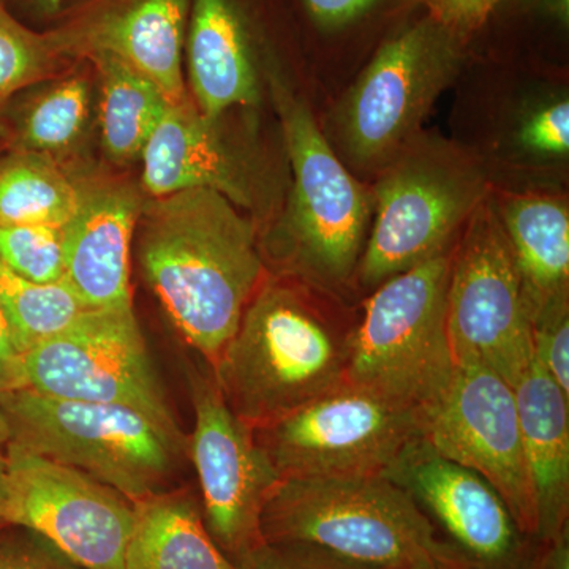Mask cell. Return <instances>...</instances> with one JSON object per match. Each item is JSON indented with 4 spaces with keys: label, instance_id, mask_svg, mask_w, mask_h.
<instances>
[{
    "label": "cell",
    "instance_id": "4fadbf2b",
    "mask_svg": "<svg viewBox=\"0 0 569 569\" xmlns=\"http://www.w3.org/2000/svg\"><path fill=\"white\" fill-rule=\"evenodd\" d=\"M6 519L47 538L86 569H123L133 503L84 471L10 441Z\"/></svg>",
    "mask_w": 569,
    "mask_h": 569
},
{
    "label": "cell",
    "instance_id": "ac0fdd59",
    "mask_svg": "<svg viewBox=\"0 0 569 569\" xmlns=\"http://www.w3.org/2000/svg\"><path fill=\"white\" fill-rule=\"evenodd\" d=\"M140 159L142 193L148 198L211 189L238 208L252 203L249 187L224 148L217 121L204 118L192 97L181 103H168Z\"/></svg>",
    "mask_w": 569,
    "mask_h": 569
},
{
    "label": "cell",
    "instance_id": "ba28073f",
    "mask_svg": "<svg viewBox=\"0 0 569 569\" xmlns=\"http://www.w3.org/2000/svg\"><path fill=\"white\" fill-rule=\"evenodd\" d=\"M458 39L432 20L378 50L337 107V142L358 170L380 173L421 133L458 69Z\"/></svg>",
    "mask_w": 569,
    "mask_h": 569
},
{
    "label": "cell",
    "instance_id": "d6986e66",
    "mask_svg": "<svg viewBox=\"0 0 569 569\" xmlns=\"http://www.w3.org/2000/svg\"><path fill=\"white\" fill-rule=\"evenodd\" d=\"M515 395L533 498L535 542L545 545L568 529L569 397L535 359Z\"/></svg>",
    "mask_w": 569,
    "mask_h": 569
},
{
    "label": "cell",
    "instance_id": "484cf974",
    "mask_svg": "<svg viewBox=\"0 0 569 569\" xmlns=\"http://www.w3.org/2000/svg\"><path fill=\"white\" fill-rule=\"evenodd\" d=\"M88 81L82 77L66 78L37 97L22 114L18 142L24 151L44 153L54 159L77 144L89 118Z\"/></svg>",
    "mask_w": 569,
    "mask_h": 569
},
{
    "label": "cell",
    "instance_id": "9a60e30c",
    "mask_svg": "<svg viewBox=\"0 0 569 569\" xmlns=\"http://www.w3.org/2000/svg\"><path fill=\"white\" fill-rule=\"evenodd\" d=\"M383 477L406 490L470 569H531L538 545L519 530L496 489L425 438L408 443Z\"/></svg>",
    "mask_w": 569,
    "mask_h": 569
},
{
    "label": "cell",
    "instance_id": "52a82bcc",
    "mask_svg": "<svg viewBox=\"0 0 569 569\" xmlns=\"http://www.w3.org/2000/svg\"><path fill=\"white\" fill-rule=\"evenodd\" d=\"M13 443L84 471L132 503L167 490L189 445L132 408L43 396L2 395Z\"/></svg>",
    "mask_w": 569,
    "mask_h": 569
},
{
    "label": "cell",
    "instance_id": "d590c367",
    "mask_svg": "<svg viewBox=\"0 0 569 569\" xmlns=\"http://www.w3.org/2000/svg\"><path fill=\"white\" fill-rule=\"evenodd\" d=\"M531 569H569L568 529L545 545H538Z\"/></svg>",
    "mask_w": 569,
    "mask_h": 569
},
{
    "label": "cell",
    "instance_id": "e0dca14e",
    "mask_svg": "<svg viewBox=\"0 0 569 569\" xmlns=\"http://www.w3.org/2000/svg\"><path fill=\"white\" fill-rule=\"evenodd\" d=\"M190 0H123L77 28L62 31L70 54L107 52L163 93L189 99L182 73Z\"/></svg>",
    "mask_w": 569,
    "mask_h": 569
},
{
    "label": "cell",
    "instance_id": "8fae6325",
    "mask_svg": "<svg viewBox=\"0 0 569 569\" xmlns=\"http://www.w3.org/2000/svg\"><path fill=\"white\" fill-rule=\"evenodd\" d=\"M254 433L280 478L370 477L422 437V413L343 381Z\"/></svg>",
    "mask_w": 569,
    "mask_h": 569
},
{
    "label": "cell",
    "instance_id": "f1b7e54d",
    "mask_svg": "<svg viewBox=\"0 0 569 569\" xmlns=\"http://www.w3.org/2000/svg\"><path fill=\"white\" fill-rule=\"evenodd\" d=\"M234 569H377L340 559L301 542H263L234 563Z\"/></svg>",
    "mask_w": 569,
    "mask_h": 569
},
{
    "label": "cell",
    "instance_id": "603a6c76",
    "mask_svg": "<svg viewBox=\"0 0 569 569\" xmlns=\"http://www.w3.org/2000/svg\"><path fill=\"white\" fill-rule=\"evenodd\" d=\"M99 71L100 132L104 152L112 162L140 159L146 142L162 118L168 100L137 71L107 52L88 54Z\"/></svg>",
    "mask_w": 569,
    "mask_h": 569
},
{
    "label": "cell",
    "instance_id": "7a4b0ae2",
    "mask_svg": "<svg viewBox=\"0 0 569 569\" xmlns=\"http://www.w3.org/2000/svg\"><path fill=\"white\" fill-rule=\"evenodd\" d=\"M305 283L266 276L211 367L231 410L260 429L342 385L355 323Z\"/></svg>",
    "mask_w": 569,
    "mask_h": 569
},
{
    "label": "cell",
    "instance_id": "4dcf8cb0",
    "mask_svg": "<svg viewBox=\"0 0 569 569\" xmlns=\"http://www.w3.org/2000/svg\"><path fill=\"white\" fill-rule=\"evenodd\" d=\"M533 359L569 397V306L531 325Z\"/></svg>",
    "mask_w": 569,
    "mask_h": 569
},
{
    "label": "cell",
    "instance_id": "30bf717a",
    "mask_svg": "<svg viewBox=\"0 0 569 569\" xmlns=\"http://www.w3.org/2000/svg\"><path fill=\"white\" fill-rule=\"evenodd\" d=\"M447 328L456 366L486 367L512 388L533 361L522 284L488 198L471 213L452 247Z\"/></svg>",
    "mask_w": 569,
    "mask_h": 569
},
{
    "label": "cell",
    "instance_id": "7402d4cb",
    "mask_svg": "<svg viewBox=\"0 0 569 569\" xmlns=\"http://www.w3.org/2000/svg\"><path fill=\"white\" fill-rule=\"evenodd\" d=\"M123 569H234L206 527L200 498L162 490L133 503Z\"/></svg>",
    "mask_w": 569,
    "mask_h": 569
},
{
    "label": "cell",
    "instance_id": "8d00e7d4",
    "mask_svg": "<svg viewBox=\"0 0 569 569\" xmlns=\"http://www.w3.org/2000/svg\"><path fill=\"white\" fill-rule=\"evenodd\" d=\"M6 452L0 448V531L10 527L6 519Z\"/></svg>",
    "mask_w": 569,
    "mask_h": 569
},
{
    "label": "cell",
    "instance_id": "1f68e13d",
    "mask_svg": "<svg viewBox=\"0 0 569 569\" xmlns=\"http://www.w3.org/2000/svg\"><path fill=\"white\" fill-rule=\"evenodd\" d=\"M519 141L526 151L537 156H567L569 149L568 100L546 104L529 116L520 127Z\"/></svg>",
    "mask_w": 569,
    "mask_h": 569
},
{
    "label": "cell",
    "instance_id": "836d02e7",
    "mask_svg": "<svg viewBox=\"0 0 569 569\" xmlns=\"http://www.w3.org/2000/svg\"><path fill=\"white\" fill-rule=\"evenodd\" d=\"M26 388L22 356L14 347L9 320L0 305V392L17 391Z\"/></svg>",
    "mask_w": 569,
    "mask_h": 569
},
{
    "label": "cell",
    "instance_id": "6da1fadb",
    "mask_svg": "<svg viewBox=\"0 0 569 569\" xmlns=\"http://www.w3.org/2000/svg\"><path fill=\"white\" fill-rule=\"evenodd\" d=\"M133 241L171 325L212 367L268 276L253 223L224 194L190 189L144 200Z\"/></svg>",
    "mask_w": 569,
    "mask_h": 569
},
{
    "label": "cell",
    "instance_id": "74e56055",
    "mask_svg": "<svg viewBox=\"0 0 569 569\" xmlns=\"http://www.w3.org/2000/svg\"><path fill=\"white\" fill-rule=\"evenodd\" d=\"M29 2H31L32 6L40 11V13L52 14L58 13L67 0H29Z\"/></svg>",
    "mask_w": 569,
    "mask_h": 569
},
{
    "label": "cell",
    "instance_id": "8992f818",
    "mask_svg": "<svg viewBox=\"0 0 569 569\" xmlns=\"http://www.w3.org/2000/svg\"><path fill=\"white\" fill-rule=\"evenodd\" d=\"M451 254L370 291L351 335L348 383L421 413L443 396L456 372L447 328Z\"/></svg>",
    "mask_w": 569,
    "mask_h": 569
},
{
    "label": "cell",
    "instance_id": "9c48e42d",
    "mask_svg": "<svg viewBox=\"0 0 569 569\" xmlns=\"http://www.w3.org/2000/svg\"><path fill=\"white\" fill-rule=\"evenodd\" d=\"M26 388L43 396L132 408L189 445L133 306L89 309L22 356Z\"/></svg>",
    "mask_w": 569,
    "mask_h": 569
},
{
    "label": "cell",
    "instance_id": "e575fe53",
    "mask_svg": "<svg viewBox=\"0 0 569 569\" xmlns=\"http://www.w3.org/2000/svg\"><path fill=\"white\" fill-rule=\"evenodd\" d=\"M305 2L310 14L320 24L336 28L361 17L378 0H305Z\"/></svg>",
    "mask_w": 569,
    "mask_h": 569
},
{
    "label": "cell",
    "instance_id": "7c38bea8",
    "mask_svg": "<svg viewBox=\"0 0 569 569\" xmlns=\"http://www.w3.org/2000/svg\"><path fill=\"white\" fill-rule=\"evenodd\" d=\"M193 432L187 456L200 486L206 527L233 563L263 545L261 515L280 481L252 426L231 410L211 366L189 370Z\"/></svg>",
    "mask_w": 569,
    "mask_h": 569
},
{
    "label": "cell",
    "instance_id": "ab89813d",
    "mask_svg": "<svg viewBox=\"0 0 569 569\" xmlns=\"http://www.w3.org/2000/svg\"><path fill=\"white\" fill-rule=\"evenodd\" d=\"M422 569H470L466 567V565L460 563V561H455V563H433L430 567H426Z\"/></svg>",
    "mask_w": 569,
    "mask_h": 569
},
{
    "label": "cell",
    "instance_id": "2e32d148",
    "mask_svg": "<svg viewBox=\"0 0 569 569\" xmlns=\"http://www.w3.org/2000/svg\"><path fill=\"white\" fill-rule=\"evenodd\" d=\"M142 204L130 183H82L80 209L62 228L63 282L91 309L133 306L130 254Z\"/></svg>",
    "mask_w": 569,
    "mask_h": 569
},
{
    "label": "cell",
    "instance_id": "cb8c5ba5",
    "mask_svg": "<svg viewBox=\"0 0 569 569\" xmlns=\"http://www.w3.org/2000/svg\"><path fill=\"white\" fill-rule=\"evenodd\" d=\"M82 183L44 153L18 151L0 159V222L63 228L77 216Z\"/></svg>",
    "mask_w": 569,
    "mask_h": 569
},
{
    "label": "cell",
    "instance_id": "ffe728a7",
    "mask_svg": "<svg viewBox=\"0 0 569 569\" xmlns=\"http://www.w3.org/2000/svg\"><path fill=\"white\" fill-rule=\"evenodd\" d=\"M492 206L515 258L533 325L568 306V206L561 198L541 193H507Z\"/></svg>",
    "mask_w": 569,
    "mask_h": 569
},
{
    "label": "cell",
    "instance_id": "3957f363",
    "mask_svg": "<svg viewBox=\"0 0 569 569\" xmlns=\"http://www.w3.org/2000/svg\"><path fill=\"white\" fill-rule=\"evenodd\" d=\"M271 92L293 192L282 222L260 241L266 271L346 298L356 288L372 222V193L337 157L307 104L282 81L271 80Z\"/></svg>",
    "mask_w": 569,
    "mask_h": 569
},
{
    "label": "cell",
    "instance_id": "5bb4252c",
    "mask_svg": "<svg viewBox=\"0 0 569 569\" xmlns=\"http://www.w3.org/2000/svg\"><path fill=\"white\" fill-rule=\"evenodd\" d=\"M422 438L441 456L486 479L535 542L533 498L527 473L515 388L493 370L456 366L443 396L422 411Z\"/></svg>",
    "mask_w": 569,
    "mask_h": 569
},
{
    "label": "cell",
    "instance_id": "f35d334b",
    "mask_svg": "<svg viewBox=\"0 0 569 569\" xmlns=\"http://www.w3.org/2000/svg\"><path fill=\"white\" fill-rule=\"evenodd\" d=\"M11 440V430L9 419H7L6 410L2 406V392H0V448H6Z\"/></svg>",
    "mask_w": 569,
    "mask_h": 569
},
{
    "label": "cell",
    "instance_id": "5b68a950",
    "mask_svg": "<svg viewBox=\"0 0 569 569\" xmlns=\"http://www.w3.org/2000/svg\"><path fill=\"white\" fill-rule=\"evenodd\" d=\"M378 174L370 192L376 213L355 279L369 291L449 252L489 192L475 156L422 134Z\"/></svg>",
    "mask_w": 569,
    "mask_h": 569
},
{
    "label": "cell",
    "instance_id": "44dd1931",
    "mask_svg": "<svg viewBox=\"0 0 569 569\" xmlns=\"http://www.w3.org/2000/svg\"><path fill=\"white\" fill-rule=\"evenodd\" d=\"M193 103L219 121L233 107L260 100L249 41L230 0H193L186 36Z\"/></svg>",
    "mask_w": 569,
    "mask_h": 569
},
{
    "label": "cell",
    "instance_id": "277c9868",
    "mask_svg": "<svg viewBox=\"0 0 569 569\" xmlns=\"http://www.w3.org/2000/svg\"><path fill=\"white\" fill-rule=\"evenodd\" d=\"M261 537L377 569L460 561L413 498L383 475L280 478L264 503Z\"/></svg>",
    "mask_w": 569,
    "mask_h": 569
},
{
    "label": "cell",
    "instance_id": "83f0119b",
    "mask_svg": "<svg viewBox=\"0 0 569 569\" xmlns=\"http://www.w3.org/2000/svg\"><path fill=\"white\" fill-rule=\"evenodd\" d=\"M0 261L13 274L31 282H62V228L0 222Z\"/></svg>",
    "mask_w": 569,
    "mask_h": 569
},
{
    "label": "cell",
    "instance_id": "f546056e",
    "mask_svg": "<svg viewBox=\"0 0 569 569\" xmlns=\"http://www.w3.org/2000/svg\"><path fill=\"white\" fill-rule=\"evenodd\" d=\"M0 569H86L47 538L22 527L0 531Z\"/></svg>",
    "mask_w": 569,
    "mask_h": 569
},
{
    "label": "cell",
    "instance_id": "4316f807",
    "mask_svg": "<svg viewBox=\"0 0 569 569\" xmlns=\"http://www.w3.org/2000/svg\"><path fill=\"white\" fill-rule=\"evenodd\" d=\"M69 54L63 32L26 28L0 0V112L14 93L47 80Z\"/></svg>",
    "mask_w": 569,
    "mask_h": 569
},
{
    "label": "cell",
    "instance_id": "d4e9b609",
    "mask_svg": "<svg viewBox=\"0 0 569 569\" xmlns=\"http://www.w3.org/2000/svg\"><path fill=\"white\" fill-rule=\"evenodd\" d=\"M0 305L21 356L69 328L91 309L66 282L36 283L13 274L0 261Z\"/></svg>",
    "mask_w": 569,
    "mask_h": 569
},
{
    "label": "cell",
    "instance_id": "d6a6232c",
    "mask_svg": "<svg viewBox=\"0 0 569 569\" xmlns=\"http://www.w3.org/2000/svg\"><path fill=\"white\" fill-rule=\"evenodd\" d=\"M429 18L459 41L478 31L501 0H421Z\"/></svg>",
    "mask_w": 569,
    "mask_h": 569
}]
</instances>
